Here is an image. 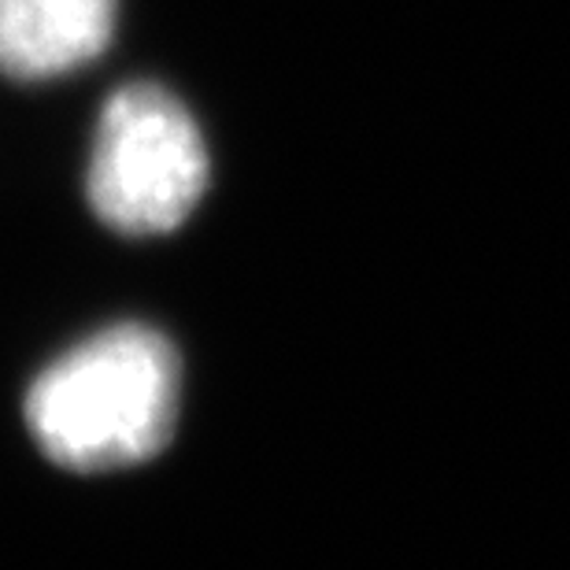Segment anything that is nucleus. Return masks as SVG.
<instances>
[{
	"mask_svg": "<svg viewBox=\"0 0 570 570\" xmlns=\"http://www.w3.org/2000/svg\"><path fill=\"white\" fill-rule=\"evenodd\" d=\"M119 0H0V75L49 82L94 63L116 38Z\"/></svg>",
	"mask_w": 570,
	"mask_h": 570,
	"instance_id": "obj_3",
	"label": "nucleus"
},
{
	"mask_svg": "<svg viewBox=\"0 0 570 570\" xmlns=\"http://www.w3.org/2000/svg\"><path fill=\"white\" fill-rule=\"evenodd\" d=\"M178 423V352L119 323L52 360L27 393V426L56 466L105 474L164 449Z\"/></svg>",
	"mask_w": 570,
	"mask_h": 570,
	"instance_id": "obj_1",
	"label": "nucleus"
},
{
	"mask_svg": "<svg viewBox=\"0 0 570 570\" xmlns=\"http://www.w3.org/2000/svg\"><path fill=\"white\" fill-rule=\"evenodd\" d=\"M208 189V145L186 105L156 82H130L100 108L86 170L89 208L108 230H178Z\"/></svg>",
	"mask_w": 570,
	"mask_h": 570,
	"instance_id": "obj_2",
	"label": "nucleus"
}]
</instances>
